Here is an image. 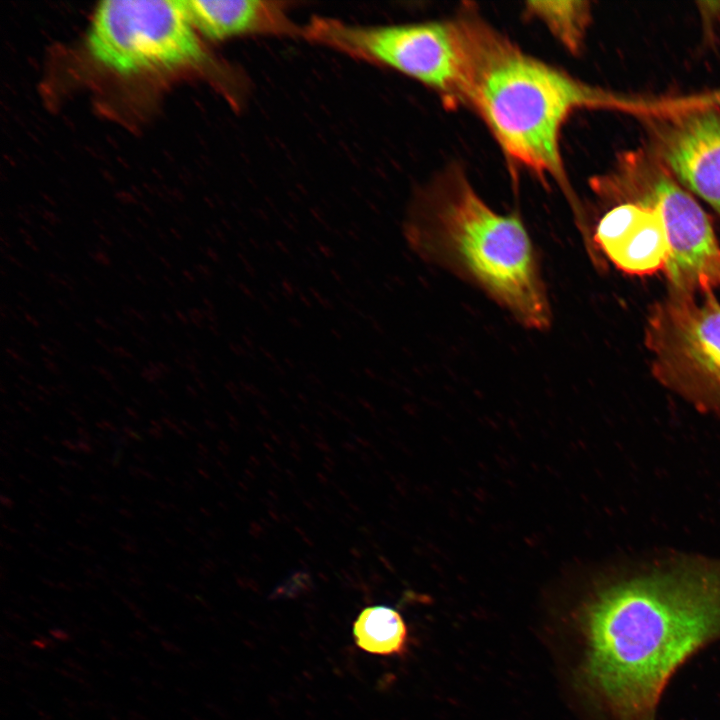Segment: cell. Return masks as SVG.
<instances>
[{
	"label": "cell",
	"mask_w": 720,
	"mask_h": 720,
	"mask_svg": "<svg viewBox=\"0 0 720 720\" xmlns=\"http://www.w3.org/2000/svg\"><path fill=\"white\" fill-rule=\"evenodd\" d=\"M4 614L6 615V617H7L8 619H10L11 621L16 622V623H18V624H20V625H25V624L28 623V620H27L25 617H23V616H21L20 614L14 612V611L11 610V609H5V610H4Z\"/></svg>",
	"instance_id": "cell-18"
},
{
	"label": "cell",
	"mask_w": 720,
	"mask_h": 720,
	"mask_svg": "<svg viewBox=\"0 0 720 720\" xmlns=\"http://www.w3.org/2000/svg\"><path fill=\"white\" fill-rule=\"evenodd\" d=\"M94 657L100 662H107L109 655L106 652H96Z\"/></svg>",
	"instance_id": "cell-36"
},
{
	"label": "cell",
	"mask_w": 720,
	"mask_h": 720,
	"mask_svg": "<svg viewBox=\"0 0 720 720\" xmlns=\"http://www.w3.org/2000/svg\"><path fill=\"white\" fill-rule=\"evenodd\" d=\"M100 609L106 614V615H113V611L105 604H100Z\"/></svg>",
	"instance_id": "cell-44"
},
{
	"label": "cell",
	"mask_w": 720,
	"mask_h": 720,
	"mask_svg": "<svg viewBox=\"0 0 720 720\" xmlns=\"http://www.w3.org/2000/svg\"><path fill=\"white\" fill-rule=\"evenodd\" d=\"M62 702L67 709L80 712L81 705L73 698L65 695L62 698Z\"/></svg>",
	"instance_id": "cell-22"
},
{
	"label": "cell",
	"mask_w": 720,
	"mask_h": 720,
	"mask_svg": "<svg viewBox=\"0 0 720 720\" xmlns=\"http://www.w3.org/2000/svg\"><path fill=\"white\" fill-rule=\"evenodd\" d=\"M674 106L678 110H720V87L687 97H675Z\"/></svg>",
	"instance_id": "cell-13"
},
{
	"label": "cell",
	"mask_w": 720,
	"mask_h": 720,
	"mask_svg": "<svg viewBox=\"0 0 720 720\" xmlns=\"http://www.w3.org/2000/svg\"><path fill=\"white\" fill-rule=\"evenodd\" d=\"M148 664L150 667H152L155 670H166L167 669V667L163 663L159 662L158 660H156L154 658L150 659L148 661Z\"/></svg>",
	"instance_id": "cell-26"
},
{
	"label": "cell",
	"mask_w": 720,
	"mask_h": 720,
	"mask_svg": "<svg viewBox=\"0 0 720 720\" xmlns=\"http://www.w3.org/2000/svg\"><path fill=\"white\" fill-rule=\"evenodd\" d=\"M584 677L616 720H654L674 671L720 637V564H688L609 586L586 606Z\"/></svg>",
	"instance_id": "cell-1"
},
{
	"label": "cell",
	"mask_w": 720,
	"mask_h": 720,
	"mask_svg": "<svg viewBox=\"0 0 720 720\" xmlns=\"http://www.w3.org/2000/svg\"><path fill=\"white\" fill-rule=\"evenodd\" d=\"M74 650L77 654H79L80 656H83L85 658H89L91 656L90 652L84 647L75 646Z\"/></svg>",
	"instance_id": "cell-30"
},
{
	"label": "cell",
	"mask_w": 720,
	"mask_h": 720,
	"mask_svg": "<svg viewBox=\"0 0 720 720\" xmlns=\"http://www.w3.org/2000/svg\"><path fill=\"white\" fill-rule=\"evenodd\" d=\"M62 662L65 666H67L70 670L77 674H80L82 676L90 674V671L85 666H83L71 657H64Z\"/></svg>",
	"instance_id": "cell-14"
},
{
	"label": "cell",
	"mask_w": 720,
	"mask_h": 720,
	"mask_svg": "<svg viewBox=\"0 0 720 720\" xmlns=\"http://www.w3.org/2000/svg\"><path fill=\"white\" fill-rule=\"evenodd\" d=\"M597 254L630 275L664 271L670 243L663 216L655 205L615 204L598 222L592 236Z\"/></svg>",
	"instance_id": "cell-9"
},
{
	"label": "cell",
	"mask_w": 720,
	"mask_h": 720,
	"mask_svg": "<svg viewBox=\"0 0 720 720\" xmlns=\"http://www.w3.org/2000/svg\"><path fill=\"white\" fill-rule=\"evenodd\" d=\"M148 629H149L152 633H154L155 635H160V636H162V635H165V634H166L165 629H164L161 625H159V624H157V623L149 624V625H148Z\"/></svg>",
	"instance_id": "cell-24"
},
{
	"label": "cell",
	"mask_w": 720,
	"mask_h": 720,
	"mask_svg": "<svg viewBox=\"0 0 720 720\" xmlns=\"http://www.w3.org/2000/svg\"><path fill=\"white\" fill-rule=\"evenodd\" d=\"M37 714H38L40 720H53V716L44 710L39 709L37 711Z\"/></svg>",
	"instance_id": "cell-35"
},
{
	"label": "cell",
	"mask_w": 720,
	"mask_h": 720,
	"mask_svg": "<svg viewBox=\"0 0 720 720\" xmlns=\"http://www.w3.org/2000/svg\"><path fill=\"white\" fill-rule=\"evenodd\" d=\"M615 204L638 202L659 208L670 243L664 269L668 290L700 294L720 288V244L700 204L651 152H632L593 185Z\"/></svg>",
	"instance_id": "cell-5"
},
{
	"label": "cell",
	"mask_w": 720,
	"mask_h": 720,
	"mask_svg": "<svg viewBox=\"0 0 720 720\" xmlns=\"http://www.w3.org/2000/svg\"><path fill=\"white\" fill-rule=\"evenodd\" d=\"M99 643H100L101 648L104 650V652H106L109 656L110 655L115 656L117 649H116L115 644L111 640H109L107 638H101Z\"/></svg>",
	"instance_id": "cell-19"
},
{
	"label": "cell",
	"mask_w": 720,
	"mask_h": 720,
	"mask_svg": "<svg viewBox=\"0 0 720 720\" xmlns=\"http://www.w3.org/2000/svg\"><path fill=\"white\" fill-rule=\"evenodd\" d=\"M651 153L686 189L720 215V110L651 115Z\"/></svg>",
	"instance_id": "cell-8"
},
{
	"label": "cell",
	"mask_w": 720,
	"mask_h": 720,
	"mask_svg": "<svg viewBox=\"0 0 720 720\" xmlns=\"http://www.w3.org/2000/svg\"><path fill=\"white\" fill-rule=\"evenodd\" d=\"M133 616L140 622H147V614L140 608L133 613Z\"/></svg>",
	"instance_id": "cell-28"
},
{
	"label": "cell",
	"mask_w": 720,
	"mask_h": 720,
	"mask_svg": "<svg viewBox=\"0 0 720 720\" xmlns=\"http://www.w3.org/2000/svg\"><path fill=\"white\" fill-rule=\"evenodd\" d=\"M130 682L136 687H142L144 685V680L136 675L130 676Z\"/></svg>",
	"instance_id": "cell-33"
},
{
	"label": "cell",
	"mask_w": 720,
	"mask_h": 720,
	"mask_svg": "<svg viewBox=\"0 0 720 720\" xmlns=\"http://www.w3.org/2000/svg\"><path fill=\"white\" fill-rule=\"evenodd\" d=\"M127 718L129 720H149L146 715L133 709L127 711Z\"/></svg>",
	"instance_id": "cell-23"
},
{
	"label": "cell",
	"mask_w": 720,
	"mask_h": 720,
	"mask_svg": "<svg viewBox=\"0 0 720 720\" xmlns=\"http://www.w3.org/2000/svg\"><path fill=\"white\" fill-rule=\"evenodd\" d=\"M48 633L52 637V639L57 641L71 642L74 640V635L71 632L60 628H52L48 631Z\"/></svg>",
	"instance_id": "cell-15"
},
{
	"label": "cell",
	"mask_w": 720,
	"mask_h": 720,
	"mask_svg": "<svg viewBox=\"0 0 720 720\" xmlns=\"http://www.w3.org/2000/svg\"><path fill=\"white\" fill-rule=\"evenodd\" d=\"M20 691H21L22 694H24V696H26V697H28V698H31V699H33V700L36 699V694H35V692H34L33 690H31L30 688H28V687H21V688H20Z\"/></svg>",
	"instance_id": "cell-29"
},
{
	"label": "cell",
	"mask_w": 720,
	"mask_h": 720,
	"mask_svg": "<svg viewBox=\"0 0 720 720\" xmlns=\"http://www.w3.org/2000/svg\"><path fill=\"white\" fill-rule=\"evenodd\" d=\"M1 657H2V659L6 660V661H8V662H11V661L15 660L14 653H10V652H8V651H7V652L2 651Z\"/></svg>",
	"instance_id": "cell-40"
},
{
	"label": "cell",
	"mask_w": 720,
	"mask_h": 720,
	"mask_svg": "<svg viewBox=\"0 0 720 720\" xmlns=\"http://www.w3.org/2000/svg\"><path fill=\"white\" fill-rule=\"evenodd\" d=\"M160 646L163 648V650L172 655L183 656L185 654L184 648L167 639H161Z\"/></svg>",
	"instance_id": "cell-16"
},
{
	"label": "cell",
	"mask_w": 720,
	"mask_h": 720,
	"mask_svg": "<svg viewBox=\"0 0 720 720\" xmlns=\"http://www.w3.org/2000/svg\"><path fill=\"white\" fill-rule=\"evenodd\" d=\"M527 9L541 18L572 52L580 49L590 19L589 3L585 1H532Z\"/></svg>",
	"instance_id": "cell-12"
},
{
	"label": "cell",
	"mask_w": 720,
	"mask_h": 720,
	"mask_svg": "<svg viewBox=\"0 0 720 720\" xmlns=\"http://www.w3.org/2000/svg\"><path fill=\"white\" fill-rule=\"evenodd\" d=\"M130 655H131V654H130L126 649H125V650H122V649L117 650V651H116V654H115V656L120 657V658L125 659V660L129 659V658H130Z\"/></svg>",
	"instance_id": "cell-37"
},
{
	"label": "cell",
	"mask_w": 720,
	"mask_h": 720,
	"mask_svg": "<svg viewBox=\"0 0 720 720\" xmlns=\"http://www.w3.org/2000/svg\"><path fill=\"white\" fill-rule=\"evenodd\" d=\"M30 598H31L34 602H36V603H40V602H41V600H39V598L35 597L34 595H31Z\"/></svg>",
	"instance_id": "cell-49"
},
{
	"label": "cell",
	"mask_w": 720,
	"mask_h": 720,
	"mask_svg": "<svg viewBox=\"0 0 720 720\" xmlns=\"http://www.w3.org/2000/svg\"><path fill=\"white\" fill-rule=\"evenodd\" d=\"M302 38L415 78L436 89L448 103H465L471 60L468 19L365 26L315 16L302 27Z\"/></svg>",
	"instance_id": "cell-4"
},
{
	"label": "cell",
	"mask_w": 720,
	"mask_h": 720,
	"mask_svg": "<svg viewBox=\"0 0 720 720\" xmlns=\"http://www.w3.org/2000/svg\"><path fill=\"white\" fill-rule=\"evenodd\" d=\"M136 699H137V701H138L139 703L144 704V705H147V704L150 703L149 697H148L147 695H144V694H139V695H137V696H136Z\"/></svg>",
	"instance_id": "cell-39"
},
{
	"label": "cell",
	"mask_w": 720,
	"mask_h": 720,
	"mask_svg": "<svg viewBox=\"0 0 720 720\" xmlns=\"http://www.w3.org/2000/svg\"><path fill=\"white\" fill-rule=\"evenodd\" d=\"M167 588L170 589V590L173 591V592H175V591H176V592H179V588H178L177 586L168 584V585H167Z\"/></svg>",
	"instance_id": "cell-48"
},
{
	"label": "cell",
	"mask_w": 720,
	"mask_h": 720,
	"mask_svg": "<svg viewBox=\"0 0 720 720\" xmlns=\"http://www.w3.org/2000/svg\"><path fill=\"white\" fill-rule=\"evenodd\" d=\"M100 671H101V674L104 675L106 678H109V679L115 678L114 672L108 668H102Z\"/></svg>",
	"instance_id": "cell-38"
},
{
	"label": "cell",
	"mask_w": 720,
	"mask_h": 720,
	"mask_svg": "<svg viewBox=\"0 0 720 720\" xmlns=\"http://www.w3.org/2000/svg\"><path fill=\"white\" fill-rule=\"evenodd\" d=\"M14 677H15V679L18 680V681L25 682V681L29 680L30 675H29L28 673H26V672H23V671H20V670H16V671L14 672Z\"/></svg>",
	"instance_id": "cell-27"
},
{
	"label": "cell",
	"mask_w": 720,
	"mask_h": 720,
	"mask_svg": "<svg viewBox=\"0 0 720 720\" xmlns=\"http://www.w3.org/2000/svg\"><path fill=\"white\" fill-rule=\"evenodd\" d=\"M197 32L213 40L245 35L302 37L284 3L264 0H185Z\"/></svg>",
	"instance_id": "cell-10"
},
{
	"label": "cell",
	"mask_w": 720,
	"mask_h": 720,
	"mask_svg": "<svg viewBox=\"0 0 720 720\" xmlns=\"http://www.w3.org/2000/svg\"><path fill=\"white\" fill-rule=\"evenodd\" d=\"M404 235L420 258L478 286L524 326H550L537 254L522 221L494 212L465 180L417 202Z\"/></svg>",
	"instance_id": "cell-3"
},
{
	"label": "cell",
	"mask_w": 720,
	"mask_h": 720,
	"mask_svg": "<svg viewBox=\"0 0 720 720\" xmlns=\"http://www.w3.org/2000/svg\"><path fill=\"white\" fill-rule=\"evenodd\" d=\"M65 713L70 720H81L80 714L77 711L69 710L66 708Z\"/></svg>",
	"instance_id": "cell-31"
},
{
	"label": "cell",
	"mask_w": 720,
	"mask_h": 720,
	"mask_svg": "<svg viewBox=\"0 0 720 720\" xmlns=\"http://www.w3.org/2000/svg\"><path fill=\"white\" fill-rule=\"evenodd\" d=\"M644 344L662 386L720 418V302L714 291L667 290L649 309Z\"/></svg>",
	"instance_id": "cell-6"
},
{
	"label": "cell",
	"mask_w": 720,
	"mask_h": 720,
	"mask_svg": "<svg viewBox=\"0 0 720 720\" xmlns=\"http://www.w3.org/2000/svg\"><path fill=\"white\" fill-rule=\"evenodd\" d=\"M81 616H82V618L85 619L88 623L93 622V621L95 620L94 617H93L90 613H87V612H82V613H81Z\"/></svg>",
	"instance_id": "cell-43"
},
{
	"label": "cell",
	"mask_w": 720,
	"mask_h": 720,
	"mask_svg": "<svg viewBox=\"0 0 720 720\" xmlns=\"http://www.w3.org/2000/svg\"><path fill=\"white\" fill-rule=\"evenodd\" d=\"M130 639L143 643L148 639L147 634L141 629H134L128 633Z\"/></svg>",
	"instance_id": "cell-21"
},
{
	"label": "cell",
	"mask_w": 720,
	"mask_h": 720,
	"mask_svg": "<svg viewBox=\"0 0 720 720\" xmlns=\"http://www.w3.org/2000/svg\"><path fill=\"white\" fill-rule=\"evenodd\" d=\"M140 596H141L142 599H144V600H146V601H150V599H151L150 595H149L148 593H146V592H145V593H144V592H141V593H140Z\"/></svg>",
	"instance_id": "cell-46"
},
{
	"label": "cell",
	"mask_w": 720,
	"mask_h": 720,
	"mask_svg": "<svg viewBox=\"0 0 720 720\" xmlns=\"http://www.w3.org/2000/svg\"><path fill=\"white\" fill-rule=\"evenodd\" d=\"M90 55L119 74L197 64L204 50L184 0H106L87 33Z\"/></svg>",
	"instance_id": "cell-7"
},
{
	"label": "cell",
	"mask_w": 720,
	"mask_h": 720,
	"mask_svg": "<svg viewBox=\"0 0 720 720\" xmlns=\"http://www.w3.org/2000/svg\"><path fill=\"white\" fill-rule=\"evenodd\" d=\"M32 615H33L36 619L41 620L42 622H47V621H48V618H47L48 616L45 615V614L39 613V612H37V611H33V612H32Z\"/></svg>",
	"instance_id": "cell-41"
},
{
	"label": "cell",
	"mask_w": 720,
	"mask_h": 720,
	"mask_svg": "<svg viewBox=\"0 0 720 720\" xmlns=\"http://www.w3.org/2000/svg\"><path fill=\"white\" fill-rule=\"evenodd\" d=\"M175 691L177 694H179L180 696H183V697L188 695V691L184 686H180V685L175 686Z\"/></svg>",
	"instance_id": "cell-42"
},
{
	"label": "cell",
	"mask_w": 720,
	"mask_h": 720,
	"mask_svg": "<svg viewBox=\"0 0 720 720\" xmlns=\"http://www.w3.org/2000/svg\"><path fill=\"white\" fill-rule=\"evenodd\" d=\"M50 685H51L54 689H56V690H58V691L62 690V685H60V684H58V683H53V682H51Z\"/></svg>",
	"instance_id": "cell-47"
},
{
	"label": "cell",
	"mask_w": 720,
	"mask_h": 720,
	"mask_svg": "<svg viewBox=\"0 0 720 720\" xmlns=\"http://www.w3.org/2000/svg\"><path fill=\"white\" fill-rule=\"evenodd\" d=\"M22 665L32 671H44L46 670L45 663L34 661L28 657L21 661Z\"/></svg>",
	"instance_id": "cell-17"
},
{
	"label": "cell",
	"mask_w": 720,
	"mask_h": 720,
	"mask_svg": "<svg viewBox=\"0 0 720 720\" xmlns=\"http://www.w3.org/2000/svg\"><path fill=\"white\" fill-rule=\"evenodd\" d=\"M107 717L109 720H122L121 717L114 712H107Z\"/></svg>",
	"instance_id": "cell-45"
},
{
	"label": "cell",
	"mask_w": 720,
	"mask_h": 720,
	"mask_svg": "<svg viewBox=\"0 0 720 720\" xmlns=\"http://www.w3.org/2000/svg\"><path fill=\"white\" fill-rule=\"evenodd\" d=\"M81 705L93 711L103 709V702L95 698L84 700Z\"/></svg>",
	"instance_id": "cell-20"
},
{
	"label": "cell",
	"mask_w": 720,
	"mask_h": 720,
	"mask_svg": "<svg viewBox=\"0 0 720 720\" xmlns=\"http://www.w3.org/2000/svg\"><path fill=\"white\" fill-rule=\"evenodd\" d=\"M103 709H105L107 712L114 713H117L119 711V707L111 701H103Z\"/></svg>",
	"instance_id": "cell-25"
},
{
	"label": "cell",
	"mask_w": 720,
	"mask_h": 720,
	"mask_svg": "<svg viewBox=\"0 0 720 720\" xmlns=\"http://www.w3.org/2000/svg\"><path fill=\"white\" fill-rule=\"evenodd\" d=\"M151 685L157 690H164V688H165L164 683L160 679H157V678L151 679Z\"/></svg>",
	"instance_id": "cell-34"
},
{
	"label": "cell",
	"mask_w": 720,
	"mask_h": 720,
	"mask_svg": "<svg viewBox=\"0 0 720 720\" xmlns=\"http://www.w3.org/2000/svg\"><path fill=\"white\" fill-rule=\"evenodd\" d=\"M635 97L586 85L524 54L487 25L471 20L465 103L471 104L513 160L566 184L560 129L576 109L632 113Z\"/></svg>",
	"instance_id": "cell-2"
},
{
	"label": "cell",
	"mask_w": 720,
	"mask_h": 720,
	"mask_svg": "<svg viewBox=\"0 0 720 720\" xmlns=\"http://www.w3.org/2000/svg\"><path fill=\"white\" fill-rule=\"evenodd\" d=\"M172 628H173L176 632L182 633V634L186 633V631H187L185 625H184L183 623H180V622H174V623L172 624Z\"/></svg>",
	"instance_id": "cell-32"
},
{
	"label": "cell",
	"mask_w": 720,
	"mask_h": 720,
	"mask_svg": "<svg viewBox=\"0 0 720 720\" xmlns=\"http://www.w3.org/2000/svg\"><path fill=\"white\" fill-rule=\"evenodd\" d=\"M359 648L381 656L400 655L407 647L408 630L401 614L386 605L364 608L353 624Z\"/></svg>",
	"instance_id": "cell-11"
}]
</instances>
